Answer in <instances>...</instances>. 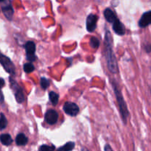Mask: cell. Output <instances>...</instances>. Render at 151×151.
<instances>
[{
  "label": "cell",
  "mask_w": 151,
  "mask_h": 151,
  "mask_svg": "<svg viewBox=\"0 0 151 151\" xmlns=\"http://www.w3.org/2000/svg\"><path fill=\"white\" fill-rule=\"evenodd\" d=\"M25 51H26L27 59L30 62H33L36 60V46L33 41H28L25 45Z\"/></svg>",
  "instance_id": "cell-6"
},
{
  "label": "cell",
  "mask_w": 151,
  "mask_h": 151,
  "mask_svg": "<svg viewBox=\"0 0 151 151\" xmlns=\"http://www.w3.org/2000/svg\"><path fill=\"white\" fill-rule=\"evenodd\" d=\"M10 83L11 88L13 89V92H14L15 97L17 101V103H22L25 101V95H24V92L22 88L19 86V84L13 80L12 78H10Z\"/></svg>",
  "instance_id": "cell-3"
},
{
  "label": "cell",
  "mask_w": 151,
  "mask_h": 151,
  "mask_svg": "<svg viewBox=\"0 0 151 151\" xmlns=\"http://www.w3.org/2000/svg\"><path fill=\"white\" fill-rule=\"evenodd\" d=\"M59 151H61V150H59Z\"/></svg>",
  "instance_id": "cell-27"
},
{
  "label": "cell",
  "mask_w": 151,
  "mask_h": 151,
  "mask_svg": "<svg viewBox=\"0 0 151 151\" xmlns=\"http://www.w3.org/2000/svg\"><path fill=\"white\" fill-rule=\"evenodd\" d=\"M1 4V10L3 13L8 20H11L13 15V9L12 7L10 0H5Z\"/></svg>",
  "instance_id": "cell-7"
},
{
  "label": "cell",
  "mask_w": 151,
  "mask_h": 151,
  "mask_svg": "<svg viewBox=\"0 0 151 151\" xmlns=\"http://www.w3.org/2000/svg\"><path fill=\"white\" fill-rule=\"evenodd\" d=\"M4 79H2V78H0V89H1L3 86H4Z\"/></svg>",
  "instance_id": "cell-24"
},
{
  "label": "cell",
  "mask_w": 151,
  "mask_h": 151,
  "mask_svg": "<svg viewBox=\"0 0 151 151\" xmlns=\"http://www.w3.org/2000/svg\"><path fill=\"white\" fill-rule=\"evenodd\" d=\"M145 50H146L147 52H151V45L150 44H147V45L145 46Z\"/></svg>",
  "instance_id": "cell-23"
},
{
  "label": "cell",
  "mask_w": 151,
  "mask_h": 151,
  "mask_svg": "<svg viewBox=\"0 0 151 151\" xmlns=\"http://www.w3.org/2000/svg\"><path fill=\"white\" fill-rule=\"evenodd\" d=\"M74 147H75V143L73 142H67L64 146L61 147L59 150L61 151H72Z\"/></svg>",
  "instance_id": "cell-16"
},
{
  "label": "cell",
  "mask_w": 151,
  "mask_h": 151,
  "mask_svg": "<svg viewBox=\"0 0 151 151\" xmlns=\"http://www.w3.org/2000/svg\"><path fill=\"white\" fill-rule=\"evenodd\" d=\"M104 16H105L106 20L110 23H113L117 19L114 12L110 8L105 9L104 11Z\"/></svg>",
  "instance_id": "cell-12"
},
{
  "label": "cell",
  "mask_w": 151,
  "mask_h": 151,
  "mask_svg": "<svg viewBox=\"0 0 151 151\" xmlns=\"http://www.w3.org/2000/svg\"><path fill=\"white\" fill-rule=\"evenodd\" d=\"M0 142L3 145L9 146L13 142V139H12V137H10V134H4L0 135Z\"/></svg>",
  "instance_id": "cell-14"
},
{
  "label": "cell",
  "mask_w": 151,
  "mask_h": 151,
  "mask_svg": "<svg viewBox=\"0 0 151 151\" xmlns=\"http://www.w3.org/2000/svg\"><path fill=\"white\" fill-rule=\"evenodd\" d=\"M7 125V120L3 114H0V131L6 128Z\"/></svg>",
  "instance_id": "cell-17"
},
{
  "label": "cell",
  "mask_w": 151,
  "mask_h": 151,
  "mask_svg": "<svg viewBox=\"0 0 151 151\" xmlns=\"http://www.w3.org/2000/svg\"><path fill=\"white\" fill-rule=\"evenodd\" d=\"M59 117V114L57 112L53 109H50L47 111L44 115V119H45L46 122L49 125H54L56 123Z\"/></svg>",
  "instance_id": "cell-9"
},
{
  "label": "cell",
  "mask_w": 151,
  "mask_h": 151,
  "mask_svg": "<svg viewBox=\"0 0 151 151\" xmlns=\"http://www.w3.org/2000/svg\"><path fill=\"white\" fill-rule=\"evenodd\" d=\"M59 94H56L54 91H50V92L49 93V99H50V101L51 102V103L53 106L57 105L58 102H59Z\"/></svg>",
  "instance_id": "cell-15"
},
{
  "label": "cell",
  "mask_w": 151,
  "mask_h": 151,
  "mask_svg": "<svg viewBox=\"0 0 151 151\" xmlns=\"http://www.w3.org/2000/svg\"><path fill=\"white\" fill-rule=\"evenodd\" d=\"M105 151H113V150L112 147H111L109 145L107 144L105 146Z\"/></svg>",
  "instance_id": "cell-22"
},
{
  "label": "cell",
  "mask_w": 151,
  "mask_h": 151,
  "mask_svg": "<svg viewBox=\"0 0 151 151\" xmlns=\"http://www.w3.org/2000/svg\"><path fill=\"white\" fill-rule=\"evenodd\" d=\"M16 143L18 146H23L27 145L28 142V139L26 136L22 133L18 134L16 137Z\"/></svg>",
  "instance_id": "cell-13"
},
{
  "label": "cell",
  "mask_w": 151,
  "mask_h": 151,
  "mask_svg": "<svg viewBox=\"0 0 151 151\" xmlns=\"http://www.w3.org/2000/svg\"><path fill=\"white\" fill-rule=\"evenodd\" d=\"M105 58L107 60V66L111 73L115 74L118 72V63L116 58L114 55L112 47V37L110 32L106 30L105 37Z\"/></svg>",
  "instance_id": "cell-1"
},
{
  "label": "cell",
  "mask_w": 151,
  "mask_h": 151,
  "mask_svg": "<svg viewBox=\"0 0 151 151\" xmlns=\"http://www.w3.org/2000/svg\"><path fill=\"white\" fill-rule=\"evenodd\" d=\"M113 29L116 34L119 35H123L125 33V28L123 24L120 22L118 19H116L113 22Z\"/></svg>",
  "instance_id": "cell-11"
},
{
  "label": "cell",
  "mask_w": 151,
  "mask_h": 151,
  "mask_svg": "<svg viewBox=\"0 0 151 151\" xmlns=\"http://www.w3.org/2000/svg\"><path fill=\"white\" fill-rule=\"evenodd\" d=\"M150 24H151V10L145 12L139 22V26L142 28L146 27Z\"/></svg>",
  "instance_id": "cell-10"
},
{
  "label": "cell",
  "mask_w": 151,
  "mask_h": 151,
  "mask_svg": "<svg viewBox=\"0 0 151 151\" xmlns=\"http://www.w3.org/2000/svg\"><path fill=\"white\" fill-rule=\"evenodd\" d=\"M63 110L67 114L76 116L79 112V108L76 103H72V102H66L64 105Z\"/></svg>",
  "instance_id": "cell-5"
},
{
  "label": "cell",
  "mask_w": 151,
  "mask_h": 151,
  "mask_svg": "<svg viewBox=\"0 0 151 151\" xmlns=\"http://www.w3.org/2000/svg\"><path fill=\"white\" fill-rule=\"evenodd\" d=\"M81 151H90V150H89L88 149L85 148V147H83V148L81 150Z\"/></svg>",
  "instance_id": "cell-25"
},
{
  "label": "cell",
  "mask_w": 151,
  "mask_h": 151,
  "mask_svg": "<svg viewBox=\"0 0 151 151\" xmlns=\"http://www.w3.org/2000/svg\"><path fill=\"white\" fill-rule=\"evenodd\" d=\"M90 45L92 48L97 49L99 46V41L96 37H92L90 41Z\"/></svg>",
  "instance_id": "cell-19"
},
{
  "label": "cell",
  "mask_w": 151,
  "mask_h": 151,
  "mask_svg": "<svg viewBox=\"0 0 151 151\" xmlns=\"http://www.w3.org/2000/svg\"><path fill=\"white\" fill-rule=\"evenodd\" d=\"M54 146H49L47 145H43L38 149V151H54Z\"/></svg>",
  "instance_id": "cell-21"
},
{
  "label": "cell",
  "mask_w": 151,
  "mask_h": 151,
  "mask_svg": "<svg viewBox=\"0 0 151 151\" xmlns=\"http://www.w3.org/2000/svg\"><path fill=\"white\" fill-rule=\"evenodd\" d=\"M0 63L5 71L12 75H15V66L10 58L0 52Z\"/></svg>",
  "instance_id": "cell-4"
},
{
  "label": "cell",
  "mask_w": 151,
  "mask_h": 151,
  "mask_svg": "<svg viewBox=\"0 0 151 151\" xmlns=\"http://www.w3.org/2000/svg\"><path fill=\"white\" fill-rule=\"evenodd\" d=\"M40 85L43 89H46L50 86V81L46 78H41V81H40Z\"/></svg>",
  "instance_id": "cell-20"
},
{
  "label": "cell",
  "mask_w": 151,
  "mask_h": 151,
  "mask_svg": "<svg viewBox=\"0 0 151 151\" xmlns=\"http://www.w3.org/2000/svg\"><path fill=\"white\" fill-rule=\"evenodd\" d=\"M112 85L113 86L114 92H115V95L116 97V100L118 102V108H119V111L120 114H121V118H122V120L124 121V123L126 124L127 123V119L129 115V112L127 111V107L126 106L125 101H124V97H123L122 94H121V91L118 89L117 86L113 82L112 83Z\"/></svg>",
  "instance_id": "cell-2"
},
{
  "label": "cell",
  "mask_w": 151,
  "mask_h": 151,
  "mask_svg": "<svg viewBox=\"0 0 151 151\" xmlns=\"http://www.w3.org/2000/svg\"><path fill=\"white\" fill-rule=\"evenodd\" d=\"M5 1V0H0V3L3 2V1Z\"/></svg>",
  "instance_id": "cell-26"
},
{
  "label": "cell",
  "mask_w": 151,
  "mask_h": 151,
  "mask_svg": "<svg viewBox=\"0 0 151 151\" xmlns=\"http://www.w3.org/2000/svg\"><path fill=\"white\" fill-rule=\"evenodd\" d=\"M98 16L94 14H90L86 19V28L88 32H92L96 29L97 25Z\"/></svg>",
  "instance_id": "cell-8"
},
{
  "label": "cell",
  "mask_w": 151,
  "mask_h": 151,
  "mask_svg": "<svg viewBox=\"0 0 151 151\" xmlns=\"http://www.w3.org/2000/svg\"><path fill=\"white\" fill-rule=\"evenodd\" d=\"M34 69H35V67L31 63H27L24 65V71L26 73H30V72H33Z\"/></svg>",
  "instance_id": "cell-18"
}]
</instances>
